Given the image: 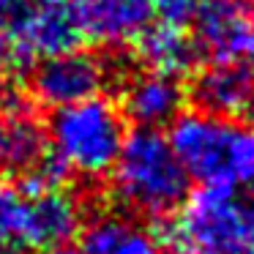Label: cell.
Wrapping results in <instances>:
<instances>
[{"label": "cell", "mask_w": 254, "mask_h": 254, "mask_svg": "<svg viewBox=\"0 0 254 254\" xmlns=\"http://www.w3.org/2000/svg\"><path fill=\"white\" fill-rule=\"evenodd\" d=\"M112 194L131 216H172L189 194V175L161 128L126 131L112 170Z\"/></svg>", "instance_id": "6da1fadb"}, {"label": "cell", "mask_w": 254, "mask_h": 254, "mask_svg": "<svg viewBox=\"0 0 254 254\" xmlns=\"http://www.w3.org/2000/svg\"><path fill=\"white\" fill-rule=\"evenodd\" d=\"M170 139L189 181L202 186H254V126L194 110L170 123Z\"/></svg>", "instance_id": "7a4b0ae2"}, {"label": "cell", "mask_w": 254, "mask_h": 254, "mask_svg": "<svg viewBox=\"0 0 254 254\" xmlns=\"http://www.w3.org/2000/svg\"><path fill=\"white\" fill-rule=\"evenodd\" d=\"M126 139V118L104 96L77 101L52 112L47 128V153L66 175L101 178L112 170Z\"/></svg>", "instance_id": "3957f363"}, {"label": "cell", "mask_w": 254, "mask_h": 254, "mask_svg": "<svg viewBox=\"0 0 254 254\" xmlns=\"http://www.w3.org/2000/svg\"><path fill=\"white\" fill-rule=\"evenodd\" d=\"M170 238L186 254H254V199L238 186H202L175 210Z\"/></svg>", "instance_id": "277c9868"}, {"label": "cell", "mask_w": 254, "mask_h": 254, "mask_svg": "<svg viewBox=\"0 0 254 254\" xmlns=\"http://www.w3.org/2000/svg\"><path fill=\"white\" fill-rule=\"evenodd\" d=\"M11 22V50L25 61L61 55L85 39L74 0H19Z\"/></svg>", "instance_id": "5b68a950"}, {"label": "cell", "mask_w": 254, "mask_h": 254, "mask_svg": "<svg viewBox=\"0 0 254 254\" xmlns=\"http://www.w3.org/2000/svg\"><path fill=\"white\" fill-rule=\"evenodd\" d=\"M194 47L208 63H254V8L243 0H202L191 14Z\"/></svg>", "instance_id": "8992f818"}, {"label": "cell", "mask_w": 254, "mask_h": 254, "mask_svg": "<svg viewBox=\"0 0 254 254\" xmlns=\"http://www.w3.org/2000/svg\"><path fill=\"white\" fill-rule=\"evenodd\" d=\"M107 79H110V66L104 63V58L74 47L61 55L36 61L30 74V96L52 110H61L101 96Z\"/></svg>", "instance_id": "52a82bcc"}, {"label": "cell", "mask_w": 254, "mask_h": 254, "mask_svg": "<svg viewBox=\"0 0 254 254\" xmlns=\"http://www.w3.org/2000/svg\"><path fill=\"white\" fill-rule=\"evenodd\" d=\"M25 191V189H22ZM85 208L66 186L36 189L25 191V213H22V235L19 243L36 252L63 249L82 232Z\"/></svg>", "instance_id": "ba28073f"}, {"label": "cell", "mask_w": 254, "mask_h": 254, "mask_svg": "<svg viewBox=\"0 0 254 254\" xmlns=\"http://www.w3.org/2000/svg\"><path fill=\"white\" fill-rule=\"evenodd\" d=\"M186 90L181 79L159 71H145L126 77L121 88V112L137 128H164L183 112Z\"/></svg>", "instance_id": "9c48e42d"}, {"label": "cell", "mask_w": 254, "mask_h": 254, "mask_svg": "<svg viewBox=\"0 0 254 254\" xmlns=\"http://www.w3.org/2000/svg\"><path fill=\"white\" fill-rule=\"evenodd\" d=\"M82 36L104 47L137 41L153 22L150 0H74Z\"/></svg>", "instance_id": "30bf717a"}, {"label": "cell", "mask_w": 254, "mask_h": 254, "mask_svg": "<svg viewBox=\"0 0 254 254\" xmlns=\"http://www.w3.org/2000/svg\"><path fill=\"white\" fill-rule=\"evenodd\" d=\"M47 153V134L33 118L28 99H0V172H28Z\"/></svg>", "instance_id": "8fae6325"}, {"label": "cell", "mask_w": 254, "mask_h": 254, "mask_svg": "<svg viewBox=\"0 0 254 254\" xmlns=\"http://www.w3.org/2000/svg\"><path fill=\"white\" fill-rule=\"evenodd\" d=\"M254 71L238 63H210L194 77L191 99L197 110L221 118H238L249 110Z\"/></svg>", "instance_id": "7c38bea8"}, {"label": "cell", "mask_w": 254, "mask_h": 254, "mask_svg": "<svg viewBox=\"0 0 254 254\" xmlns=\"http://www.w3.org/2000/svg\"><path fill=\"white\" fill-rule=\"evenodd\" d=\"M82 254H161V238L139 216L101 213L82 227Z\"/></svg>", "instance_id": "4fadbf2b"}, {"label": "cell", "mask_w": 254, "mask_h": 254, "mask_svg": "<svg viewBox=\"0 0 254 254\" xmlns=\"http://www.w3.org/2000/svg\"><path fill=\"white\" fill-rule=\"evenodd\" d=\"M134 44H137L139 61L145 63V68L167 74V77H175V79H181L183 74L191 71L199 58L194 39L183 30V25H170V22L153 25L150 22Z\"/></svg>", "instance_id": "5bb4252c"}, {"label": "cell", "mask_w": 254, "mask_h": 254, "mask_svg": "<svg viewBox=\"0 0 254 254\" xmlns=\"http://www.w3.org/2000/svg\"><path fill=\"white\" fill-rule=\"evenodd\" d=\"M25 213V191L19 186L0 181V252L19 243Z\"/></svg>", "instance_id": "9a60e30c"}, {"label": "cell", "mask_w": 254, "mask_h": 254, "mask_svg": "<svg viewBox=\"0 0 254 254\" xmlns=\"http://www.w3.org/2000/svg\"><path fill=\"white\" fill-rule=\"evenodd\" d=\"M150 8H153V17H159L161 22L186 25L197 8V0H150Z\"/></svg>", "instance_id": "2e32d148"}, {"label": "cell", "mask_w": 254, "mask_h": 254, "mask_svg": "<svg viewBox=\"0 0 254 254\" xmlns=\"http://www.w3.org/2000/svg\"><path fill=\"white\" fill-rule=\"evenodd\" d=\"M14 66V50H11V39H8V30L0 25V88L6 85L8 74Z\"/></svg>", "instance_id": "e0dca14e"}, {"label": "cell", "mask_w": 254, "mask_h": 254, "mask_svg": "<svg viewBox=\"0 0 254 254\" xmlns=\"http://www.w3.org/2000/svg\"><path fill=\"white\" fill-rule=\"evenodd\" d=\"M44 254H82L79 249H68V246H63V249H52V252H44Z\"/></svg>", "instance_id": "ac0fdd59"}, {"label": "cell", "mask_w": 254, "mask_h": 254, "mask_svg": "<svg viewBox=\"0 0 254 254\" xmlns=\"http://www.w3.org/2000/svg\"><path fill=\"white\" fill-rule=\"evenodd\" d=\"M249 118H252V121H254V88H252V99H249Z\"/></svg>", "instance_id": "d6986e66"}, {"label": "cell", "mask_w": 254, "mask_h": 254, "mask_svg": "<svg viewBox=\"0 0 254 254\" xmlns=\"http://www.w3.org/2000/svg\"><path fill=\"white\" fill-rule=\"evenodd\" d=\"M19 0H0V6H17Z\"/></svg>", "instance_id": "ffe728a7"}, {"label": "cell", "mask_w": 254, "mask_h": 254, "mask_svg": "<svg viewBox=\"0 0 254 254\" xmlns=\"http://www.w3.org/2000/svg\"><path fill=\"white\" fill-rule=\"evenodd\" d=\"M0 254H11V252H0Z\"/></svg>", "instance_id": "44dd1931"}, {"label": "cell", "mask_w": 254, "mask_h": 254, "mask_svg": "<svg viewBox=\"0 0 254 254\" xmlns=\"http://www.w3.org/2000/svg\"><path fill=\"white\" fill-rule=\"evenodd\" d=\"M252 8H254V6H252Z\"/></svg>", "instance_id": "7402d4cb"}]
</instances>
